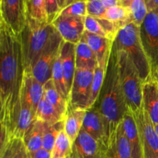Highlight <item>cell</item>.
I'll use <instances>...</instances> for the list:
<instances>
[{"mask_svg": "<svg viewBox=\"0 0 158 158\" xmlns=\"http://www.w3.org/2000/svg\"><path fill=\"white\" fill-rule=\"evenodd\" d=\"M25 75L20 35L0 20V141L12 137Z\"/></svg>", "mask_w": 158, "mask_h": 158, "instance_id": "obj_1", "label": "cell"}, {"mask_svg": "<svg viewBox=\"0 0 158 158\" xmlns=\"http://www.w3.org/2000/svg\"><path fill=\"white\" fill-rule=\"evenodd\" d=\"M94 106L97 107L101 114L110 145L123 117L130 110L120 83L117 50L114 46L106 68L103 87Z\"/></svg>", "mask_w": 158, "mask_h": 158, "instance_id": "obj_2", "label": "cell"}, {"mask_svg": "<svg viewBox=\"0 0 158 158\" xmlns=\"http://www.w3.org/2000/svg\"><path fill=\"white\" fill-rule=\"evenodd\" d=\"M56 32L52 23H41L27 17L26 26L20 34L25 72H31Z\"/></svg>", "mask_w": 158, "mask_h": 158, "instance_id": "obj_3", "label": "cell"}, {"mask_svg": "<svg viewBox=\"0 0 158 158\" xmlns=\"http://www.w3.org/2000/svg\"><path fill=\"white\" fill-rule=\"evenodd\" d=\"M113 46L117 50L124 51L127 54L143 82L154 77L151 63L140 40V26L133 21L127 23L120 29Z\"/></svg>", "mask_w": 158, "mask_h": 158, "instance_id": "obj_4", "label": "cell"}, {"mask_svg": "<svg viewBox=\"0 0 158 158\" xmlns=\"http://www.w3.org/2000/svg\"><path fill=\"white\" fill-rule=\"evenodd\" d=\"M116 50L122 89L123 90L128 108L131 112L134 113L143 107L142 90L143 81L140 77L138 70L127 54L124 51L117 50V49Z\"/></svg>", "mask_w": 158, "mask_h": 158, "instance_id": "obj_5", "label": "cell"}, {"mask_svg": "<svg viewBox=\"0 0 158 158\" xmlns=\"http://www.w3.org/2000/svg\"><path fill=\"white\" fill-rule=\"evenodd\" d=\"M140 35L154 77L158 66V9L148 11L140 26Z\"/></svg>", "mask_w": 158, "mask_h": 158, "instance_id": "obj_6", "label": "cell"}, {"mask_svg": "<svg viewBox=\"0 0 158 158\" xmlns=\"http://www.w3.org/2000/svg\"><path fill=\"white\" fill-rule=\"evenodd\" d=\"M63 42V39L57 32L31 69L32 75L41 84L44 85L52 79V68L60 52Z\"/></svg>", "mask_w": 158, "mask_h": 158, "instance_id": "obj_7", "label": "cell"}, {"mask_svg": "<svg viewBox=\"0 0 158 158\" xmlns=\"http://www.w3.org/2000/svg\"><path fill=\"white\" fill-rule=\"evenodd\" d=\"M94 70L77 69L69 99V108L87 110Z\"/></svg>", "mask_w": 158, "mask_h": 158, "instance_id": "obj_8", "label": "cell"}, {"mask_svg": "<svg viewBox=\"0 0 158 158\" xmlns=\"http://www.w3.org/2000/svg\"><path fill=\"white\" fill-rule=\"evenodd\" d=\"M133 114L140 132L143 158H158V135L151 117L143 107Z\"/></svg>", "mask_w": 158, "mask_h": 158, "instance_id": "obj_9", "label": "cell"}, {"mask_svg": "<svg viewBox=\"0 0 158 158\" xmlns=\"http://www.w3.org/2000/svg\"><path fill=\"white\" fill-rule=\"evenodd\" d=\"M1 19L12 32L20 35L27 20L26 0H0Z\"/></svg>", "mask_w": 158, "mask_h": 158, "instance_id": "obj_10", "label": "cell"}, {"mask_svg": "<svg viewBox=\"0 0 158 158\" xmlns=\"http://www.w3.org/2000/svg\"><path fill=\"white\" fill-rule=\"evenodd\" d=\"M108 148L106 144L91 137L81 129L73 143L70 158H107Z\"/></svg>", "mask_w": 158, "mask_h": 158, "instance_id": "obj_11", "label": "cell"}, {"mask_svg": "<svg viewBox=\"0 0 158 158\" xmlns=\"http://www.w3.org/2000/svg\"><path fill=\"white\" fill-rule=\"evenodd\" d=\"M84 19L59 15L52 24L63 41L77 45L81 41L85 31Z\"/></svg>", "mask_w": 158, "mask_h": 158, "instance_id": "obj_12", "label": "cell"}, {"mask_svg": "<svg viewBox=\"0 0 158 158\" xmlns=\"http://www.w3.org/2000/svg\"><path fill=\"white\" fill-rule=\"evenodd\" d=\"M35 121V114L24 94H20L19 101L16 109L15 123L12 131V138L22 139Z\"/></svg>", "mask_w": 158, "mask_h": 158, "instance_id": "obj_13", "label": "cell"}, {"mask_svg": "<svg viewBox=\"0 0 158 158\" xmlns=\"http://www.w3.org/2000/svg\"><path fill=\"white\" fill-rule=\"evenodd\" d=\"M82 40L87 43L95 54L97 64L103 67L107 68L114 41L106 37L90 33L86 30L83 32Z\"/></svg>", "mask_w": 158, "mask_h": 158, "instance_id": "obj_14", "label": "cell"}, {"mask_svg": "<svg viewBox=\"0 0 158 158\" xmlns=\"http://www.w3.org/2000/svg\"><path fill=\"white\" fill-rule=\"evenodd\" d=\"M82 130L86 131L94 139L106 144L107 148L109 147L104 122L97 107L92 106L86 110Z\"/></svg>", "mask_w": 158, "mask_h": 158, "instance_id": "obj_15", "label": "cell"}, {"mask_svg": "<svg viewBox=\"0 0 158 158\" xmlns=\"http://www.w3.org/2000/svg\"><path fill=\"white\" fill-rule=\"evenodd\" d=\"M142 105L154 125L158 123V82L151 77L143 82L142 90Z\"/></svg>", "mask_w": 158, "mask_h": 158, "instance_id": "obj_16", "label": "cell"}, {"mask_svg": "<svg viewBox=\"0 0 158 158\" xmlns=\"http://www.w3.org/2000/svg\"><path fill=\"white\" fill-rule=\"evenodd\" d=\"M121 124L125 136L131 147L133 158H143L140 132L134 119V114L131 110L125 114L122 120Z\"/></svg>", "mask_w": 158, "mask_h": 158, "instance_id": "obj_17", "label": "cell"}, {"mask_svg": "<svg viewBox=\"0 0 158 158\" xmlns=\"http://www.w3.org/2000/svg\"><path fill=\"white\" fill-rule=\"evenodd\" d=\"M62 66L64 73L65 81L68 94H70L74 76L77 70L76 65V44L63 41L60 50Z\"/></svg>", "mask_w": 158, "mask_h": 158, "instance_id": "obj_18", "label": "cell"}, {"mask_svg": "<svg viewBox=\"0 0 158 158\" xmlns=\"http://www.w3.org/2000/svg\"><path fill=\"white\" fill-rule=\"evenodd\" d=\"M22 93L27 99L35 116L39 103L43 97V85L29 72H25Z\"/></svg>", "mask_w": 158, "mask_h": 158, "instance_id": "obj_19", "label": "cell"}, {"mask_svg": "<svg viewBox=\"0 0 158 158\" xmlns=\"http://www.w3.org/2000/svg\"><path fill=\"white\" fill-rule=\"evenodd\" d=\"M107 158H133L131 147L123 132L121 123L109 145Z\"/></svg>", "mask_w": 158, "mask_h": 158, "instance_id": "obj_20", "label": "cell"}, {"mask_svg": "<svg viewBox=\"0 0 158 158\" xmlns=\"http://www.w3.org/2000/svg\"><path fill=\"white\" fill-rule=\"evenodd\" d=\"M46 123L35 120L23 138L28 154H32L43 148V138Z\"/></svg>", "mask_w": 158, "mask_h": 158, "instance_id": "obj_21", "label": "cell"}, {"mask_svg": "<svg viewBox=\"0 0 158 158\" xmlns=\"http://www.w3.org/2000/svg\"><path fill=\"white\" fill-rule=\"evenodd\" d=\"M86 112V110L84 109L68 108L64 119V131L73 143L81 131Z\"/></svg>", "mask_w": 158, "mask_h": 158, "instance_id": "obj_22", "label": "cell"}, {"mask_svg": "<svg viewBox=\"0 0 158 158\" xmlns=\"http://www.w3.org/2000/svg\"><path fill=\"white\" fill-rule=\"evenodd\" d=\"M43 98L53 106L60 115L65 118L69 108V102L59 93L52 79L43 85Z\"/></svg>", "mask_w": 158, "mask_h": 158, "instance_id": "obj_23", "label": "cell"}, {"mask_svg": "<svg viewBox=\"0 0 158 158\" xmlns=\"http://www.w3.org/2000/svg\"><path fill=\"white\" fill-rule=\"evenodd\" d=\"M76 65L77 69L89 70H94L98 65L95 54L87 43L82 40L76 45Z\"/></svg>", "mask_w": 158, "mask_h": 158, "instance_id": "obj_24", "label": "cell"}, {"mask_svg": "<svg viewBox=\"0 0 158 158\" xmlns=\"http://www.w3.org/2000/svg\"><path fill=\"white\" fill-rule=\"evenodd\" d=\"M64 119L53 106L46 101L43 97L42 98L35 112V120H40L46 124H53Z\"/></svg>", "mask_w": 158, "mask_h": 158, "instance_id": "obj_25", "label": "cell"}, {"mask_svg": "<svg viewBox=\"0 0 158 158\" xmlns=\"http://www.w3.org/2000/svg\"><path fill=\"white\" fill-rule=\"evenodd\" d=\"M73 151V142L63 130L57 137L51 151V158H67Z\"/></svg>", "mask_w": 158, "mask_h": 158, "instance_id": "obj_26", "label": "cell"}, {"mask_svg": "<svg viewBox=\"0 0 158 158\" xmlns=\"http://www.w3.org/2000/svg\"><path fill=\"white\" fill-rule=\"evenodd\" d=\"M122 6L130 9L133 22L140 26L148 14V10L145 0H121Z\"/></svg>", "mask_w": 158, "mask_h": 158, "instance_id": "obj_27", "label": "cell"}, {"mask_svg": "<svg viewBox=\"0 0 158 158\" xmlns=\"http://www.w3.org/2000/svg\"><path fill=\"white\" fill-rule=\"evenodd\" d=\"M102 18L123 25H127L133 21L130 9L123 6H117L106 9Z\"/></svg>", "mask_w": 158, "mask_h": 158, "instance_id": "obj_28", "label": "cell"}, {"mask_svg": "<svg viewBox=\"0 0 158 158\" xmlns=\"http://www.w3.org/2000/svg\"><path fill=\"white\" fill-rule=\"evenodd\" d=\"M52 80L53 81L56 88L59 91V93L63 96V97L65 100H66L69 102V96L67 92V89H66L64 73H63V66H62L61 63V58H60V52L58 56H57L56 60L55 63H54L53 68H52Z\"/></svg>", "mask_w": 158, "mask_h": 158, "instance_id": "obj_29", "label": "cell"}, {"mask_svg": "<svg viewBox=\"0 0 158 158\" xmlns=\"http://www.w3.org/2000/svg\"><path fill=\"white\" fill-rule=\"evenodd\" d=\"M106 70V68L99 66V65H97V67L94 69V80H93L90 97H89L87 109H89V108L94 106L99 96H100V91H101L102 87H103V81H104Z\"/></svg>", "mask_w": 158, "mask_h": 158, "instance_id": "obj_30", "label": "cell"}, {"mask_svg": "<svg viewBox=\"0 0 158 158\" xmlns=\"http://www.w3.org/2000/svg\"><path fill=\"white\" fill-rule=\"evenodd\" d=\"M64 130V120L46 125L43 138V148L51 152L59 134Z\"/></svg>", "mask_w": 158, "mask_h": 158, "instance_id": "obj_31", "label": "cell"}, {"mask_svg": "<svg viewBox=\"0 0 158 158\" xmlns=\"http://www.w3.org/2000/svg\"><path fill=\"white\" fill-rule=\"evenodd\" d=\"M27 17L41 23H48L45 0H26Z\"/></svg>", "mask_w": 158, "mask_h": 158, "instance_id": "obj_32", "label": "cell"}, {"mask_svg": "<svg viewBox=\"0 0 158 158\" xmlns=\"http://www.w3.org/2000/svg\"><path fill=\"white\" fill-rule=\"evenodd\" d=\"M59 15L86 18L88 15L86 2H79L73 3L68 7L63 9L59 14Z\"/></svg>", "mask_w": 158, "mask_h": 158, "instance_id": "obj_33", "label": "cell"}, {"mask_svg": "<svg viewBox=\"0 0 158 158\" xmlns=\"http://www.w3.org/2000/svg\"><path fill=\"white\" fill-rule=\"evenodd\" d=\"M84 27L85 30L90 32V33L95 34V35H100V36L103 37H106V38L108 39L107 35L105 32V31L103 30V27L100 25V23L94 17L90 16V15H87L84 19Z\"/></svg>", "mask_w": 158, "mask_h": 158, "instance_id": "obj_34", "label": "cell"}, {"mask_svg": "<svg viewBox=\"0 0 158 158\" xmlns=\"http://www.w3.org/2000/svg\"><path fill=\"white\" fill-rule=\"evenodd\" d=\"M88 15L94 18H102L106 9L100 0H87L86 1Z\"/></svg>", "mask_w": 158, "mask_h": 158, "instance_id": "obj_35", "label": "cell"}, {"mask_svg": "<svg viewBox=\"0 0 158 158\" xmlns=\"http://www.w3.org/2000/svg\"><path fill=\"white\" fill-rule=\"evenodd\" d=\"M45 8L48 23H52L61 11L60 0H45Z\"/></svg>", "mask_w": 158, "mask_h": 158, "instance_id": "obj_36", "label": "cell"}, {"mask_svg": "<svg viewBox=\"0 0 158 158\" xmlns=\"http://www.w3.org/2000/svg\"><path fill=\"white\" fill-rule=\"evenodd\" d=\"M16 147V138L1 142L0 158H14Z\"/></svg>", "mask_w": 158, "mask_h": 158, "instance_id": "obj_37", "label": "cell"}, {"mask_svg": "<svg viewBox=\"0 0 158 158\" xmlns=\"http://www.w3.org/2000/svg\"><path fill=\"white\" fill-rule=\"evenodd\" d=\"M14 158H29L27 151L22 139H16V147Z\"/></svg>", "mask_w": 158, "mask_h": 158, "instance_id": "obj_38", "label": "cell"}, {"mask_svg": "<svg viewBox=\"0 0 158 158\" xmlns=\"http://www.w3.org/2000/svg\"><path fill=\"white\" fill-rule=\"evenodd\" d=\"M29 158H51V152L46 151V150L42 149L39 150L38 151L32 154H28Z\"/></svg>", "mask_w": 158, "mask_h": 158, "instance_id": "obj_39", "label": "cell"}, {"mask_svg": "<svg viewBox=\"0 0 158 158\" xmlns=\"http://www.w3.org/2000/svg\"><path fill=\"white\" fill-rule=\"evenodd\" d=\"M100 1L103 2L106 9H109V8L117 6H122L121 0H100Z\"/></svg>", "mask_w": 158, "mask_h": 158, "instance_id": "obj_40", "label": "cell"}, {"mask_svg": "<svg viewBox=\"0 0 158 158\" xmlns=\"http://www.w3.org/2000/svg\"><path fill=\"white\" fill-rule=\"evenodd\" d=\"M86 1H87V0H60V9H61L62 11L63 9L68 7V6H70V5L73 4V3L79 2H86ZM61 11H60V12H61Z\"/></svg>", "mask_w": 158, "mask_h": 158, "instance_id": "obj_41", "label": "cell"}, {"mask_svg": "<svg viewBox=\"0 0 158 158\" xmlns=\"http://www.w3.org/2000/svg\"><path fill=\"white\" fill-rule=\"evenodd\" d=\"M145 2H146L148 11L154 9H158V0H145Z\"/></svg>", "mask_w": 158, "mask_h": 158, "instance_id": "obj_42", "label": "cell"}, {"mask_svg": "<svg viewBox=\"0 0 158 158\" xmlns=\"http://www.w3.org/2000/svg\"><path fill=\"white\" fill-rule=\"evenodd\" d=\"M154 78L157 79V82H158V66H157V69H156L155 73H154Z\"/></svg>", "mask_w": 158, "mask_h": 158, "instance_id": "obj_43", "label": "cell"}, {"mask_svg": "<svg viewBox=\"0 0 158 158\" xmlns=\"http://www.w3.org/2000/svg\"><path fill=\"white\" fill-rule=\"evenodd\" d=\"M154 127H155L156 132H157V135H158V123H157V124L154 125Z\"/></svg>", "mask_w": 158, "mask_h": 158, "instance_id": "obj_44", "label": "cell"}, {"mask_svg": "<svg viewBox=\"0 0 158 158\" xmlns=\"http://www.w3.org/2000/svg\"><path fill=\"white\" fill-rule=\"evenodd\" d=\"M67 158H70V157H67Z\"/></svg>", "mask_w": 158, "mask_h": 158, "instance_id": "obj_45", "label": "cell"}]
</instances>
